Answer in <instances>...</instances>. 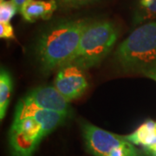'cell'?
Instances as JSON below:
<instances>
[{
	"mask_svg": "<svg viewBox=\"0 0 156 156\" xmlns=\"http://www.w3.org/2000/svg\"><path fill=\"white\" fill-rule=\"evenodd\" d=\"M89 20H70L48 29L37 45V57L44 72L65 66L77 50Z\"/></svg>",
	"mask_w": 156,
	"mask_h": 156,
	"instance_id": "6da1fadb",
	"label": "cell"
},
{
	"mask_svg": "<svg viewBox=\"0 0 156 156\" xmlns=\"http://www.w3.org/2000/svg\"><path fill=\"white\" fill-rule=\"evenodd\" d=\"M118 30L109 21L89 23L84 30L77 50L66 65L83 69L96 66L110 52L118 38Z\"/></svg>",
	"mask_w": 156,
	"mask_h": 156,
	"instance_id": "7a4b0ae2",
	"label": "cell"
},
{
	"mask_svg": "<svg viewBox=\"0 0 156 156\" xmlns=\"http://www.w3.org/2000/svg\"><path fill=\"white\" fill-rule=\"evenodd\" d=\"M115 59L123 69L140 72L156 64V22L135 29L119 45Z\"/></svg>",
	"mask_w": 156,
	"mask_h": 156,
	"instance_id": "3957f363",
	"label": "cell"
},
{
	"mask_svg": "<svg viewBox=\"0 0 156 156\" xmlns=\"http://www.w3.org/2000/svg\"><path fill=\"white\" fill-rule=\"evenodd\" d=\"M86 147L95 156H144L125 136L113 134L89 122L81 125Z\"/></svg>",
	"mask_w": 156,
	"mask_h": 156,
	"instance_id": "277c9868",
	"label": "cell"
},
{
	"mask_svg": "<svg viewBox=\"0 0 156 156\" xmlns=\"http://www.w3.org/2000/svg\"><path fill=\"white\" fill-rule=\"evenodd\" d=\"M47 135L43 126L32 117L14 119L9 134L11 156H33Z\"/></svg>",
	"mask_w": 156,
	"mask_h": 156,
	"instance_id": "5b68a950",
	"label": "cell"
},
{
	"mask_svg": "<svg viewBox=\"0 0 156 156\" xmlns=\"http://www.w3.org/2000/svg\"><path fill=\"white\" fill-rule=\"evenodd\" d=\"M82 68L69 64L58 69L54 87L69 101L79 98L87 90L89 83Z\"/></svg>",
	"mask_w": 156,
	"mask_h": 156,
	"instance_id": "8992f818",
	"label": "cell"
},
{
	"mask_svg": "<svg viewBox=\"0 0 156 156\" xmlns=\"http://www.w3.org/2000/svg\"><path fill=\"white\" fill-rule=\"evenodd\" d=\"M23 100L48 110L69 114V101L54 86H43L31 90Z\"/></svg>",
	"mask_w": 156,
	"mask_h": 156,
	"instance_id": "52a82bcc",
	"label": "cell"
},
{
	"mask_svg": "<svg viewBox=\"0 0 156 156\" xmlns=\"http://www.w3.org/2000/svg\"><path fill=\"white\" fill-rule=\"evenodd\" d=\"M28 116L36 119L43 126L45 133L50 134L65 122L68 115L41 108L33 104L28 103L22 99L17 104L14 119Z\"/></svg>",
	"mask_w": 156,
	"mask_h": 156,
	"instance_id": "ba28073f",
	"label": "cell"
},
{
	"mask_svg": "<svg viewBox=\"0 0 156 156\" xmlns=\"http://www.w3.org/2000/svg\"><path fill=\"white\" fill-rule=\"evenodd\" d=\"M57 8L56 0H27L20 9L25 21L34 23L37 20H48Z\"/></svg>",
	"mask_w": 156,
	"mask_h": 156,
	"instance_id": "9c48e42d",
	"label": "cell"
},
{
	"mask_svg": "<svg viewBox=\"0 0 156 156\" xmlns=\"http://www.w3.org/2000/svg\"><path fill=\"white\" fill-rule=\"evenodd\" d=\"M131 143L136 146L148 147L156 144V122L152 120H147L133 133L125 136Z\"/></svg>",
	"mask_w": 156,
	"mask_h": 156,
	"instance_id": "30bf717a",
	"label": "cell"
},
{
	"mask_svg": "<svg viewBox=\"0 0 156 156\" xmlns=\"http://www.w3.org/2000/svg\"><path fill=\"white\" fill-rule=\"evenodd\" d=\"M13 89V81L11 73L2 68L0 72V119L5 116L6 111L10 103Z\"/></svg>",
	"mask_w": 156,
	"mask_h": 156,
	"instance_id": "8fae6325",
	"label": "cell"
},
{
	"mask_svg": "<svg viewBox=\"0 0 156 156\" xmlns=\"http://www.w3.org/2000/svg\"><path fill=\"white\" fill-rule=\"evenodd\" d=\"M156 17V0H139L134 15V23H140Z\"/></svg>",
	"mask_w": 156,
	"mask_h": 156,
	"instance_id": "7c38bea8",
	"label": "cell"
},
{
	"mask_svg": "<svg viewBox=\"0 0 156 156\" xmlns=\"http://www.w3.org/2000/svg\"><path fill=\"white\" fill-rule=\"evenodd\" d=\"M17 11L13 0H0V23H10Z\"/></svg>",
	"mask_w": 156,
	"mask_h": 156,
	"instance_id": "4fadbf2b",
	"label": "cell"
},
{
	"mask_svg": "<svg viewBox=\"0 0 156 156\" xmlns=\"http://www.w3.org/2000/svg\"><path fill=\"white\" fill-rule=\"evenodd\" d=\"M57 5L63 8H79L94 3L97 0H56Z\"/></svg>",
	"mask_w": 156,
	"mask_h": 156,
	"instance_id": "5bb4252c",
	"label": "cell"
},
{
	"mask_svg": "<svg viewBox=\"0 0 156 156\" xmlns=\"http://www.w3.org/2000/svg\"><path fill=\"white\" fill-rule=\"evenodd\" d=\"M0 37L3 39L15 40V33L11 23H0Z\"/></svg>",
	"mask_w": 156,
	"mask_h": 156,
	"instance_id": "9a60e30c",
	"label": "cell"
},
{
	"mask_svg": "<svg viewBox=\"0 0 156 156\" xmlns=\"http://www.w3.org/2000/svg\"><path fill=\"white\" fill-rule=\"evenodd\" d=\"M141 73L145 76L150 78V79H152V80H154V81L156 82V64H154V65H153V66H151L149 68H147V69H146L144 70H142Z\"/></svg>",
	"mask_w": 156,
	"mask_h": 156,
	"instance_id": "2e32d148",
	"label": "cell"
},
{
	"mask_svg": "<svg viewBox=\"0 0 156 156\" xmlns=\"http://www.w3.org/2000/svg\"><path fill=\"white\" fill-rule=\"evenodd\" d=\"M145 153L149 156H156V144L144 148Z\"/></svg>",
	"mask_w": 156,
	"mask_h": 156,
	"instance_id": "e0dca14e",
	"label": "cell"
},
{
	"mask_svg": "<svg viewBox=\"0 0 156 156\" xmlns=\"http://www.w3.org/2000/svg\"><path fill=\"white\" fill-rule=\"evenodd\" d=\"M27 0H13V2L15 3V5H17V7L18 8V10L20 11L21 7L23 6V5L26 2Z\"/></svg>",
	"mask_w": 156,
	"mask_h": 156,
	"instance_id": "ac0fdd59",
	"label": "cell"
}]
</instances>
